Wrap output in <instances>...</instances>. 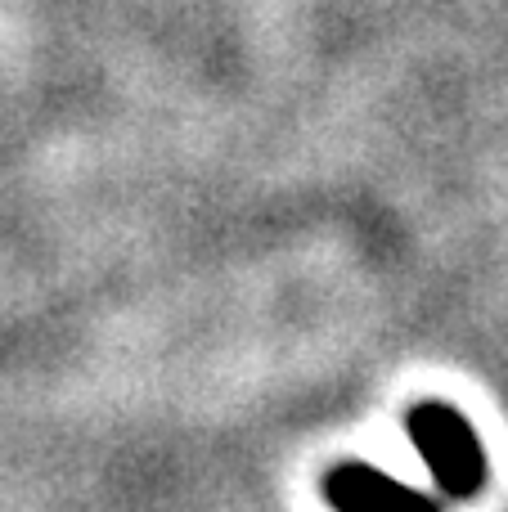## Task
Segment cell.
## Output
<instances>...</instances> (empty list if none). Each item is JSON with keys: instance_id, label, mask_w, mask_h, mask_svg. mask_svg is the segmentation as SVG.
<instances>
[{"instance_id": "cell-1", "label": "cell", "mask_w": 508, "mask_h": 512, "mask_svg": "<svg viewBox=\"0 0 508 512\" xmlns=\"http://www.w3.org/2000/svg\"><path fill=\"white\" fill-rule=\"evenodd\" d=\"M405 432H410L414 450L423 454L432 481L441 486V495L450 499H468L482 490L486 481V454L477 445V432L464 423V414L441 400H423L410 409L405 418Z\"/></svg>"}, {"instance_id": "cell-2", "label": "cell", "mask_w": 508, "mask_h": 512, "mask_svg": "<svg viewBox=\"0 0 508 512\" xmlns=\"http://www.w3.org/2000/svg\"><path fill=\"white\" fill-rule=\"evenodd\" d=\"M324 499L333 512H441L437 499L369 463H342L324 477Z\"/></svg>"}]
</instances>
